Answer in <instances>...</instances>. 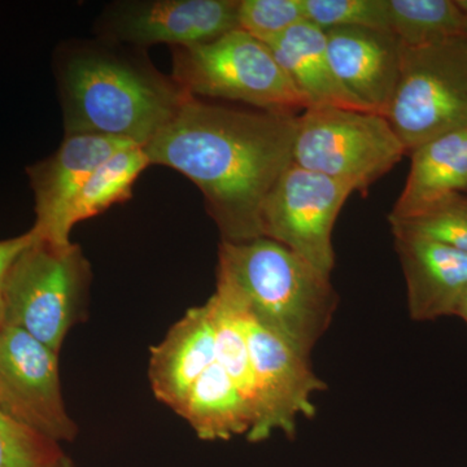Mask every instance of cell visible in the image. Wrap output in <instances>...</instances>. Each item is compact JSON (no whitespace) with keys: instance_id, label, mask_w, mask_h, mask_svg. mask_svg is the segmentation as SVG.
<instances>
[{"instance_id":"obj_1","label":"cell","mask_w":467,"mask_h":467,"mask_svg":"<svg viewBox=\"0 0 467 467\" xmlns=\"http://www.w3.org/2000/svg\"><path fill=\"white\" fill-rule=\"evenodd\" d=\"M297 116L239 109L190 95L146 147L150 165L189 178L204 196L223 241L263 236L261 209L292 162Z\"/></svg>"},{"instance_id":"obj_2","label":"cell","mask_w":467,"mask_h":467,"mask_svg":"<svg viewBox=\"0 0 467 467\" xmlns=\"http://www.w3.org/2000/svg\"><path fill=\"white\" fill-rule=\"evenodd\" d=\"M64 133L119 138L146 147L190 97L142 48L70 42L54 58Z\"/></svg>"},{"instance_id":"obj_3","label":"cell","mask_w":467,"mask_h":467,"mask_svg":"<svg viewBox=\"0 0 467 467\" xmlns=\"http://www.w3.org/2000/svg\"><path fill=\"white\" fill-rule=\"evenodd\" d=\"M216 294L308 358L339 303L330 276L265 236L221 241Z\"/></svg>"},{"instance_id":"obj_4","label":"cell","mask_w":467,"mask_h":467,"mask_svg":"<svg viewBox=\"0 0 467 467\" xmlns=\"http://www.w3.org/2000/svg\"><path fill=\"white\" fill-rule=\"evenodd\" d=\"M91 279L90 263L78 244L55 245L33 235L8 272L5 325L60 353L67 334L85 316Z\"/></svg>"},{"instance_id":"obj_5","label":"cell","mask_w":467,"mask_h":467,"mask_svg":"<svg viewBox=\"0 0 467 467\" xmlns=\"http://www.w3.org/2000/svg\"><path fill=\"white\" fill-rule=\"evenodd\" d=\"M171 78L192 97L275 112L308 109L270 48L241 29L204 45L171 47Z\"/></svg>"},{"instance_id":"obj_6","label":"cell","mask_w":467,"mask_h":467,"mask_svg":"<svg viewBox=\"0 0 467 467\" xmlns=\"http://www.w3.org/2000/svg\"><path fill=\"white\" fill-rule=\"evenodd\" d=\"M405 155L389 119L378 113L308 107L297 116L292 162L362 195Z\"/></svg>"},{"instance_id":"obj_7","label":"cell","mask_w":467,"mask_h":467,"mask_svg":"<svg viewBox=\"0 0 467 467\" xmlns=\"http://www.w3.org/2000/svg\"><path fill=\"white\" fill-rule=\"evenodd\" d=\"M386 119L407 155L439 135L467 128V39L401 46L400 76Z\"/></svg>"},{"instance_id":"obj_8","label":"cell","mask_w":467,"mask_h":467,"mask_svg":"<svg viewBox=\"0 0 467 467\" xmlns=\"http://www.w3.org/2000/svg\"><path fill=\"white\" fill-rule=\"evenodd\" d=\"M353 192L347 184L291 162L264 202L263 236L290 248L331 278L335 223Z\"/></svg>"},{"instance_id":"obj_9","label":"cell","mask_w":467,"mask_h":467,"mask_svg":"<svg viewBox=\"0 0 467 467\" xmlns=\"http://www.w3.org/2000/svg\"><path fill=\"white\" fill-rule=\"evenodd\" d=\"M0 410L57 444L76 438L61 392L58 353L8 325L0 328Z\"/></svg>"},{"instance_id":"obj_10","label":"cell","mask_w":467,"mask_h":467,"mask_svg":"<svg viewBox=\"0 0 467 467\" xmlns=\"http://www.w3.org/2000/svg\"><path fill=\"white\" fill-rule=\"evenodd\" d=\"M241 313L256 387V413L247 441L261 442L275 431L292 439L297 418L316 416L313 395L325 391L326 384L316 376L310 358Z\"/></svg>"},{"instance_id":"obj_11","label":"cell","mask_w":467,"mask_h":467,"mask_svg":"<svg viewBox=\"0 0 467 467\" xmlns=\"http://www.w3.org/2000/svg\"><path fill=\"white\" fill-rule=\"evenodd\" d=\"M239 0H125L104 9L98 38L143 48L192 47L239 29Z\"/></svg>"},{"instance_id":"obj_12","label":"cell","mask_w":467,"mask_h":467,"mask_svg":"<svg viewBox=\"0 0 467 467\" xmlns=\"http://www.w3.org/2000/svg\"><path fill=\"white\" fill-rule=\"evenodd\" d=\"M134 144L106 135H66L51 156L30 165L26 174L36 211V223L30 229L33 235L55 245L70 244L72 242L64 241L61 235V223L70 202L101 162Z\"/></svg>"},{"instance_id":"obj_13","label":"cell","mask_w":467,"mask_h":467,"mask_svg":"<svg viewBox=\"0 0 467 467\" xmlns=\"http://www.w3.org/2000/svg\"><path fill=\"white\" fill-rule=\"evenodd\" d=\"M325 34L340 84L371 112L386 117L400 76V42L391 32L365 27H337Z\"/></svg>"},{"instance_id":"obj_14","label":"cell","mask_w":467,"mask_h":467,"mask_svg":"<svg viewBox=\"0 0 467 467\" xmlns=\"http://www.w3.org/2000/svg\"><path fill=\"white\" fill-rule=\"evenodd\" d=\"M416 321L454 316L467 288V254L434 239L392 229Z\"/></svg>"},{"instance_id":"obj_15","label":"cell","mask_w":467,"mask_h":467,"mask_svg":"<svg viewBox=\"0 0 467 467\" xmlns=\"http://www.w3.org/2000/svg\"><path fill=\"white\" fill-rule=\"evenodd\" d=\"M216 361V337L208 304L187 310L167 337L150 349L153 395L175 413L196 380Z\"/></svg>"},{"instance_id":"obj_16","label":"cell","mask_w":467,"mask_h":467,"mask_svg":"<svg viewBox=\"0 0 467 467\" xmlns=\"http://www.w3.org/2000/svg\"><path fill=\"white\" fill-rule=\"evenodd\" d=\"M410 158L407 182L389 221L416 216L447 196L467 192V128L420 144Z\"/></svg>"},{"instance_id":"obj_17","label":"cell","mask_w":467,"mask_h":467,"mask_svg":"<svg viewBox=\"0 0 467 467\" xmlns=\"http://www.w3.org/2000/svg\"><path fill=\"white\" fill-rule=\"evenodd\" d=\"M308 107H337L371 112L335 76L324 30L308 21L297 24L267 46Z\"/></svg>"},{"instance_id":"obj_18","label":"cell","mask_w":467,"mask_h":467,"mask_svg":"<svg viewBox=\"0 0 467 467\" xmlns=\"http://www.w3.org/2000/svg\"><path fill=\"white\" fill-rule=\"evenodd\" d=\"M177 414L207 441L247 436L254 425L251 405L217 361L196 380Z\"/></svg>"},{"instance_id":"obj_19","label":"cell","mask_w":467,"mask_h":467,"mask_svg":"<svg viewBox=\"0 0 467 467\" xmlns=\"http://www.w3.org/2000/svg\"><path fill=\"white\" fill-rule=\"evenodd\" d=\"M150 165L144 147L138 144L119 150L101 162L77 192L64 214L61 223L64 241L72 242L70 233L77 223L99 216L113 205L130 201L135 182Z\"/></svg>"},{"instance_id":"obj_20","label":"cell","mask_w":467,"mask_h":467,"mask_svg":"<svg viewBox=\"0 0 467 467\" xmlns=\"http://www.w3.org/2000/svg\"><path fill=\"white\" fill-rule=\"evenodd\" d=\"M389 29L402 47L467 39V12L459 0H387Z\"/></svg>"},{"instance_id":"obj_21","label":"cell","mask_w":467,"mask_h":467,"mask_svg":"<svg viewBox=\"0 0 467 467\" xmlns=\"http://www.w3.org/2000/svg\"><path fill=\"white\" fill-rule=\"evenodd\" d=\"M392 229L434 239L467 254V196L453 193L416 216L389 221Z\"/></svg>"},{"instance_id":"obj_22","label":"cell","mask_w":467,"mask_h":467,"mask_svg":"<svg viewBox=\"0 0 467 467\" xmlns=\"http://www.w3.org/2000/svg\"><path fill=\"white\" fill-rule=\"evenodd\" d=\"M306 21L330 30L365 27L391 32L387 0H303Z\"/></svg>"},{"instance_id":"obj_23","label":"cell","mask_w":467,"mask_h":467,"mask_svg":"<svg viewBox=\"0 0 467 467\" xmlns=\"http://www.w3.org/2000/svg\"><path fill=\"white\" fill-rule=\"evenodd\" d=\"M67 462L60 444L0 410V467H63Z\"/></svg>"},{"instance_id":"obj_24","label":"cell","mask_w":467,"mask_h":467,"mask_svg":"<svg viewBox=\"0 0 467 467\" xmlns=\"http://www.w3.org/2000/svg\"><path fill=\"white\" fill-rule=\"evenodd\" d=\"M303 21V0H239V29L266 46Z\"/></svg>"},{"instance_id":"obj_25","label":"cell","mask_w":467,"mask_h":467,"mask_svg":"<svg viewBox=\"0 0 467 467\" xmlns=\"http://www.w3.org/2000/svg\"><path fill=\"white\" fill-rule=\"evenodd\" d=\"M33 241L32 232L21 234L14 238L0 241V328L5 326V282L12 264Z\"/></svg>"},{"instance_id":"obj_26","label":"cell","mask_w":467,"mask_h":467,"mask_svg":"<svg viewBox=\"0 0 467 467\" xmlns=\"http://www.w3.org/2000/svg\"><path fill=\"white\" fill-rule=\"evenodd\" d=\"M454 316H459V317L462 318L467 324V288L465 292H463L462 296H461L460 303L459 306H457Z\"/></svg>"},{"instance_id":"obj_27","label":"cell","mask_w":467,"mask_h":467,"mask_svg":"<svg viewBox=\"0 0 467 467\" xmlns=\"http://www.w3.org/2000/svg\"><path fill=\"white\" fill-rule=\"evenodd\" d=\"M63 467H72V466H70V462H69V461H67V462L66 463V465H64Z\"/></svg>"}]
</instances>
